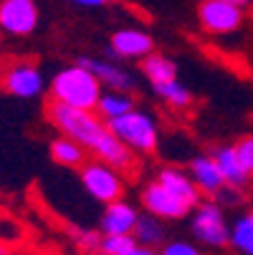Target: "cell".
I'll use <instances>...</instances> for the list:
<instances>
[{"instance_id": "1", "label": "cell", "mask_w": 253, "mask_h": 255, "mask_svg": "<svg viewBox=\"0 0 253 255\" xmlns=\"http://www.w3.org/2000/svg\"><path fill=\"white\" fill-rule=\"evenodd\" d=\"M101 81L91 74L81 63L66 66L56 71V76L48 84V96L51 101H61L76 109H86V112H96V104L101 96Z\"/></svg>"}, {"instance_id": "2", "label": "cell", "mask_w": 253, "mask_h": 255, "mask_svg": "<svg viewBox=\"0 0 253 255\" xmlns=\"http://www.w3.org/2000/svg\"><path fill=\"white\" fill-rule=\"evenodd\" d=\"M46 119L53 124V129L58 134H66L71 139L81 141L89 149V154L101 141V136L109 131L106 122L96 112H86V109H76V106H68V104H61V101L46 104Z\"/></svg>"}, {"instance_id": "3", "label": "cell", "mask_w": 253, "mask_h": 255, "mask_svg": "<svg viewBox=\"0 0 253 255\" xmlns=\"http://www.w3.org/2000/svg\"><path fill=\"white\" fill-rule=\"evenodd\" d=\"M112 134H117L127 147H132L137 154H155L160 147V127L155 117L144 109H129L122 117H114L106 122Z\"/></svg>"}, {"instance_id": "4", "label": "cell", "mask_w": 253, "mask_h": 255, "mask_svg": "<svg viewBox=\"0 0 253 255\" xmlns=\"http://www.w3.org/2000/svg\"><path fill=\"white\" fill-rule=\"evenodd\" d=\"M190 233L205 248H226L231 238V223L226 217V207L218 200H200L190 212Z\"/></svg>"}, {"instance_id": "5", "label": "cell", "mask_w": 253, "mask_h": 255, "mask_svg": "<svg viewBox=\"0 0 253 255\" xmlns=\"http://www.w3.org/2000/svg\"><path fill=\"white\" fill-rule=\"evenodd\" d=\"M79 177H81V185L89 192L91 200L106 205L112 200H119L124 195V179L122 172H117L114 167H109L101 159H86L79 167Z\"/></svg>"}, {"instance_id": "6", "label": "cell", "mask_w": 253, "mask_h": 255, "mask_svg": "<svg viewBox=\"0 0 253 255\" xmlns=\"http://www.w3.org/2000/svg\"><path fill=\"white\" fill-rule=\"evenodd\" d=\"M246 8L228 3V0H200L198 3V23L210 35H231L243 25Z\"/></svg>"}, {"instance_id": "7", "label": "cell", "mask_w": 253, "mask_h": 255, "mask_svg": "<svg viewBox=\"0 0 253 255\" xmlns=\"http://www.w3.org/2000/svg\"><path fill=\"white\" fill-rule=\"evenodd\" d=\"M0 86H3L5 94L15 99H35L46 91V79H43V71L33 61H15L3 71Z\"/></svg>"}, {"instance_id": "8", "label": "cell", "mask_w": 253, "mask_h": 255, "mask_svg": "<svg viewBox=\"0 0 253 255\" xmlns=\"http://www.w3.org/2000/svg\"><path fill=\"white\" fill-rule=\"evenodd\" d=\"M38 18L35 0H0V33L25 38L38 28Z\"/></svg>"}, {"instance_id": "9", "label": "cell", "mask_w": 253, "mask_h": 255, "mask_svg": "<svg viewBox=\"0 0 253 255\" xmlns=\"http://www.w3.org/2000/svg\"><path fill=\"white\" fill-rule=\"evenodd\" d=\"M139 202H142V207L147 212L162 217L165 223L167 220H185V217H190V212H193V207L185 200H180L177 195L165 190L157 179H152V182L144 185V190L139 195Z\"/></svg>"}, {"instance_id": "10", "label": "cell", "mask_w": 253, "mask_h": 255, "mask_svg": "<svg viewBox=\"0 0 253 255\" xmlns=\"http://www.w3.org/2000/svg\"><path fill=\"white\" fill-rule=\"evenodd\" d=\"M76 63H81L84 68H89L91 74L101 81L104 89H112V91H134V86H137V76L132 74V71H127L122 63H117V58L81 56Z\"/></svg>"}, {"instance_id": "11", "label": "cell", "mask_w": 253, "mask_h": 255, "mask_svg": "<svg viewBox=\"0 0 253 255\" xmlns=\"http://www.w3.org/2000/svg\"><path fill=\"white\" fill-rule=\"evenodd\" d=\"M91 154H94L96 159L106 162L109 167H114V169L122 172V174H134L137 167H139V154H137L132 147H127V144H124L117 134H112V131H106V134L101 136V141L91 149Z\"/></svg>"}, {"instance_id": "12", "label": "cell", "mask_w": 253, "mask_h": 255, "mask_svg": "<svg viewBox=\"0 0 253 255\" xmlns=\"http://www.w3.org/2000/svg\"><path fill=\"white\" fill-rule=\"evenodd\" d=\"M155 51V41L142 28H119L109 38V58H137L142 61Z\"/></svg>"}, {"instance_id": "13", "label": "cell", "mask_w": 253, "mask_h": 255, "mask_svg": "<svg viewBox=\"0 0 253 255\" xmlns=\"http://www.w3.org/2000/svg\"><path fill=\"white\" fill-rule=\"evenodd\" d=\"M137 217H139V210L132 202H127L124 197L112 200V202L104 205L101 220H99V230H101V235H124V233H132Z\"/></svg>"}, {"instance_id": "14", "label": "cell", "mask_w": 253, "mask_h": 255, "mask_svg": "<svg viewBox=\"0 0 253 255\" xmlns=\"http://www.w3.org/2000/svg\"><path fill=\"white\" fill-rule=\"evenodd\" d=\"M193 182L198 185L200 195L203 197H215L221 192V187L226 185V179H223V172L218 167V162H215L213 154H198L193 157L190 167H188Z\"/></svg>"}, {"instance_id": "15", "label": "cell", "mask_w": 253, "mask_h": 255, "mask_svg": "<svg viewBox=\"0 0 253 255\" xmlns=\"http://www.w3.org/2000/svg\"><path fill=\"white\" fill-rule=\"evenodd\" d=\"M155 179L160 182L165 190H170V192L177 195L180 200H185L190 207H195V205L203 200V195H200V190H198V185L193 182V177H190L188 169H180V167H162V169L157 172Z\"/></svg>"}, {"instance_id": "16", "label": "cell", "mask_w": 253, "mask_h": 255, "mask_svg": "<svg viewBox=\"0 0 253 255\" xmlns=\"http://www.w3.org/2000/svg\"><path fill=\"white\" fill-rule=\"evenodd\" d=\"M213 157H215V162H218V167H221V172H223L226 185L246 190L251 182H253V177L246 172L243 162L238 159V152H236L233 144H221V147H215V149H213Z\"/></svg>"}, {"instance_id": "17", "label": "cell", "mask_w": 253, "mask_h": 255, "mask_svg": "<svg viewBox=\"0 0 253 255\" xmlns=\"http://www.w3.org/2000/svg\"><path fill=\"white\" fill-rule=\"evenodd\" d=\"M51 159L61 167H68V169H79L86 159H89V149L84 147L81 141L71 139L66 134H58L53 141H51Z\"/></svg>"}, {"instance_id": "18", "label": "cell", "mask_w": 253, "mask_h": 255, "mask_svg": "<svg viewBox=\"0 0 253 255\" xmlns=\"http://www.w3.org/2000/svg\"><path fill=\"white\" fill-rule=\"evenodd\" d=\"M134 240L139 245H150V248H160L165 240H167V225L162 217L152 215V212H139L137 223H134V230H132Z\"/></svg>"}, {"instance_id": "19", "label": "cell", "mask_w": 253, "mask_h": 255, "mask_svg": "<svg viewBox=\"0 0 253 255\" xmlns=\"http://www.w3.org/2000/svg\"><path fill=\"white\" fill-rule=\"evenodd\" d=\"M142 74L152 86L155 84H165V81H172L177 79V63L162 53H147L142 58Z\"/></svg>"}, {"instance_id": "20", "label": "cell", "mask_w": 253, "mask_h": 255, "mask_svg": "<svg viewBox=\"0 0 253 255\" xmlns=\"http://www.w3.org/2000/svg\"><path fill=\"white\" fill-rule=\"evenodd\" d=\"M228 245L238 255H253V210L241 212L231 223V238Z\"/></svg>"}, {"instance_id": "21", "label": "cell", "mask_w": 253, "mask_h": 255, "mask_svg": "<svg viewBox=\"0 0 253 255\" xmlns=\"http://www.w3.org/2000/svg\"><path fill=\"white\" fill-rule=\"evenodd\" d=\"M137 101L132 96V91H101L99 96V104H96V114L104 119V122H109L114 117H122L124 112H129V109H134Z\"/></svg>"}, {"instance_id": "22", "label": "cell", "mask_w": 253, "mask_h": 255, "mask_svg": "<svg viewBox=\"0 0 253 255\" xmlns=\"http://www.w3.org/2000/svg\"><path fill=\"white\" fill-rule=\"evenodd\" d=\"M155 89V94L167 104V106H172V109H188V106H193V91L183 84V81H177V79H172V81H165V84H155L152 86Z\"/></svg>"}, {"instance_id": "23", "label": "cell", "mask_w": 253, "mask_h": 255, "mask_svg": "<svg viewBox=\"0 0 253 255\" xmlns=\"http://www.w3.org/2000/svg\"><path fill=\"white\" fill-rule=\"evenodd\" d=\"M134 243L137 240H134L132 233H124V235H101L99 255H124Z\"/></svg>"}, {"instance_id": "24", "label": "cell", "mask_w": 253, "mask_h": 255, "mask_svg": "<svg viewBox=\"0 0 253 255\" xmlns=\"http://www.w3.org/2000/svg\"><path fill=\"white\" fill-rule=\"evenodd\" d=\"M160 255H205L198 243L190 240H165L160 245Z\"/></svg>"}, {"instance_id": "25", "label": "cell", "mask_w": 253, "mask_h": 255, "mask_svg": "<svg viewBox=\"0 0 253 255\" xmlns=\"http://www.w3.org/2000/svg\"><path fill=\"white\" fill-rule=\"evenodd\" d=\"M236 152H238V159L243 162L246 172L253 177V134H243L241 139H236Z\"/></svg>"}, {"instance_id": "26", "label": "cell", "mask_w": 253, "mask_h": 255, "mask_svg": "<svg viewBox=\"0 0 253 255\" xmlns=\"http://www.w3.org/2000/svg\"><path fill=\"white\" fill-rule=\"evenodd\" d=\"M76 243L84 253L89 255H99V245H101V230H76Z\"/></svg>"}, {"instance_id": "27", "label": "cell", "mask_w": 253, "mask_h": 255, "mask_svg": "<svg viewBox=\"0 0 253 255\" xmlns=\"http://www.w3.org/2000/svg\"><path fill=\"white\" fill-rule=\"evenodd\" d=\"M213 200H218V202L228 210V207H236V205H241V202H243V190H241V187L223 185V187H221V192L215 195Z\"/></svg>"}, {"instance_id": "28", "label": "cell", "mask_w": 253, "mask_h": 255, "mask_svg": "<svg viewBox=\"0 0 253 255\" xmlns=\"http://www.w3.org/2000/svg\"><path fill=\"white\" fill-rule=\"evenodd\" d=\"M124 255H160V248H150V245H139V243H134Z\"/></svg>"}, {"instance_id": "29", "label": "cell", "mask_w": 253, "mask_h": 255, "mask_svg": "<svg viewBox=\"0 0 253 255\" xmlns=\"http://www.w3.org/2000/svg\"><path fill=\"white\" fill-rule=\"evenodd\" d=\"M71 3H76L81 8H104L109 0H71Z\"/></svg>"}, {"instance_id": "30", "label": "cell", "mask_w": 253, "mask_h": 255, "mask_svg": "<svg viewBox=\"0 0 253 255\" xmlns=\"http://www.w3.org/2000/svg\"><path fill=\"white\" fill-rule=\"evenodd\" d=\"M0 255H10V248H8L5 240H0Z\"/></svg>"}, {"instance_id": "31", "label": "cell", "mask_w": 253, "mask_h": 255, "mask_svg": "<svg viewBox=\"0 0 253 255\" xmlns=\"http://www.w3.org/2000/svg\"><path fill=\"white\" fill-rule=\"evenodd\" d=\"M228 3H236V5H241V8H248L253 0H228Z\"/></svg>"}]
</instances>
